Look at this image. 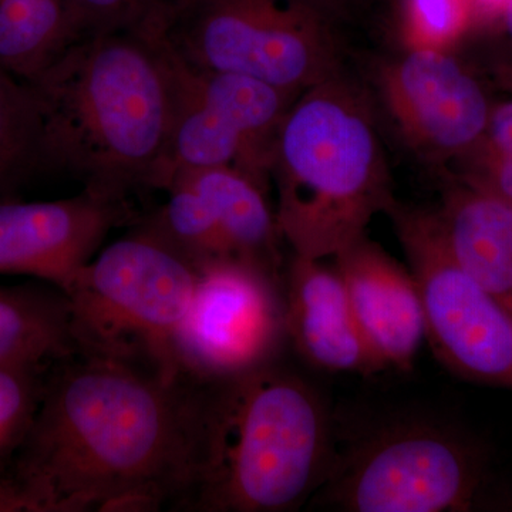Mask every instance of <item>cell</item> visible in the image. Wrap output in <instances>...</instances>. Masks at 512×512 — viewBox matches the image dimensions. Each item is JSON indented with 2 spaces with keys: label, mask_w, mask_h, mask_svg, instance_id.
<instances>
[{
  "label": "cell",
  "mask_w": 512,
  "mask_h": 512,
  "mask_svg": "<svg viewBox=\"0 0 512 512\" xmlns=\"http://www.w3.org/2000/svg\"><path fill=\"white\" fill-rule=\"evenodd\" d=\"M40 119V168L127 200L160 190L175 116L173 55L161 32L77 40L29 82Z\"/></svg>",
  "instance_id": "2"
},
{
  "label": "cell",
  "mask_w": 512,
  "mask_h": 512,
  "mask_svg": "<svg viewBox=\"0 0 512 512\" xmlns=\"http://www.w3.org/2000/svg\"><path fill=\"white\" fill-rule=\"evenodd\" d=\"M498 20L503 23L505 35H507L508 39H510L512 43V0L510 5H508V8L505 9L503 16Z\"/></svg>",
  "instance_id": "25"
},
{
  "label": "cell",
  "mask_w": 512,
  "mask_h": 512,
  "mask_svg": "<svg viewBox=\"0 0 512 512\" xmlns=\"http://www.w3.org/2000/svg\"><path fill=\"white\" fill-rule=\"evenodd\" d=\"M473 22L470 0H399L406 46L448 50Z\"/></svg>",
  "instance_id": "21"
},
{
  "label": "cell",
  "mask_w": 512,
  "mask_h": 512,
  "mask_svg": "<svg viewBox=\"0 0 512 512\" xmlns=\"http://www.w3.org/2000/svg\"><path fill=\"white\" fill-rule=\"evenodd\" d=\"M174 180L184 181L201 195L232 259L254 264L282 278L284 239L276 222L275 208L266 197L268 188L232 167L181 171L171 181Z\"/></svg>",
  "instance_id": "16"
},
{
  "label": "cell",
  "mask_w": 512,
  "mask_h": 512,
  "mask_svg": "<svg viewBox=\"0 0 512 512\" xmlns=\"http://www.w3.org/2000/svg\"><path fill=\"white\" fill-rule=\"evenodd\" d=\"M25 2V0H0V5H6V3Z\"/></svg>",
  "instance_id": "26"
},
{
  "label": "cell",
  "mask_w": 512,
  "mask_h": 512,
  "mask_svg": "<svg viewBox=\"0 0 512 512\" xmlns=\"http://www.w3.org/2000/svg\"><path fill=\"white\" fill-rule=\"evenodd\" d=\"M335 453L318 390L278 360L195 382L191 476L181 510H299L325 483Z\"/></svg>",
  "instance_id": "3"
},
{
  "label": "cell",
  "mask_w": 512,
  "mask_h": 512,
  "mask_svg": "<svg viewBox=\"0 0 512 512\" xmlns=\"http://www.w3.org/2000/svg\"><path fill=\"white\" fill-rule=\"evenodd\" d=\"M339 28L309 0H183L161 35L192 67L301 93L345 67Z\"/></svg>",
  "instance_id": "6"
},
{
  "label": "cell",
  "mask_w": 512,
  "mask_h": 512,
  "mask_svg": "<svg viewBox=\"0 0 512 512\" xmlns=\"http://www.w3.org/2000/svg\"><path fill=\"white\" fill-rule=\"evenodd\" d=\"M375 101L345 67L295 97L276 134L269 181L292 254L333 258L393 207Z\"/></svg>",
  "instance_id": "4"
},
{
  "label": "cell",
  "mask_w": 512,
  "mask_h": 512,
  "mask_svg": "<svg viewBox=\"0 0 512 512\" xmlns=\"http://www.w3.org/2000/svg\"><path fill=\"white\" fill-rule=\"evenodd\" d=\"M458 266L512 309V204L470 181L444 187L434 208Z\"/></svg>",
  "instance_id": "15"
},
{
  "label": "cell",
  "mask_w": 512,
  "mask_h": 512,
  "mask_svg": "<svg viewBox=\"0 0 512 512\" xmlns=\"http://www.w3.org/2000/svg\"><path fill=\"white\" fill-rule=\"evenodd\" d=\"M83 37L120 30L163 32L183 0H64Z\"/></svg>",
  "instance_id": "20"
},
{
  "label": "cell",
  "mask_w": 512,
  "mask_h": 512,
  "mask_svg": "<svg viewBox=\"0 0 512 512\" xmlns=\"http://www.w3.org/2000/svg\"><path fill=\"white\" fill-rule=\"evenodd\" d=\"M39 106L32 86L0 69V197L40 168Z\"/></svg>",
  "instance_id": "18"
},
{
  "label": "cell",
  "mask_w": 512,
  "mask_h": 512,
  "mask_svg": "<svg viewBox=\"0 0 512 512\" xmlns=\"http://www.w3.org/2000/svg\"><path fill=\"white\" fill-rule=\"evenodd\" d=\"M171 55L175 116L160 190L181 171L211 167L237 168L268 188L276 134L296 94L241 74L197 69Z\"/></svg>",
  "instance_id": "9"
},
{
  "label": "cell",
  "mask_w": 512,
  "mask_h": 512,
  "mask_svg": "<svg viewBox=\"0 0 512 512\" xmlns=\"http://www.w3.org/2000/svg\"><path fill=\"white\" fill-rule=\"evenodd\" d=\"M128 215L126 200L86 188L56 201L0 197V276H26L66 293Z\"/></svg>",
  "instance_id": "12"
},
{
  "label": "cell",
  "mask_w": 512,
  "mask_h": 512,
  "mask_svg": "<svg viewBox=\"0 0 512 512\" xmlns=\"http://www.w3.org/2000/svg\"><path fill=\"white\" fill-rule=\"evenodd\" d=\"M372 80L404 144L431 167L466 157L483 138L490 104L448 50L406 46L399 55L377 60Z\"/></svg>",
  "instance_id": "11"
},
{
  "label": "cell",
  "mask_w": 512,
  "mask_h": 512,
  "mask_svg": "<svg viewBox=\"0 0 512 512\" xmlns=\"http://www.w3.org/2000/svg\"><path fill=\"white\" fill-rule=\"evenodd\" d=\"M195 383L74 352L47 370L28 437L0 474V512L181 510Z\"/></svg>",
  "instance_id": "1"
},
{
  "label": "cell",
  "mask_w": 512,
  "mask_h": 512,
  "mask_svg": "<svg viewBox=\"0 0 512 512\" xmlns=\"http://www.w3.org/2000/svg\"><path fill=\"white\" fill-rule=\"evenodd\" d=\"M47 370L0 365V474L28 437L42 402Z\"/></svg>",
  "instance_id": "19"
},
{
  "label": "cell",
  "mask_w": 512,
  "mask_h": 512,
  "mask_svg": "<svg viewBox=\"0 0 512 512\" xmlns=\"http://www.w3.org/2000/svg\"><path fill=\"white\" fill-rule=\"evenodd\" d=\"M286 342L306 363L328 373L382 372L357 326L336 266L292 254L282 275Z\"/></svg>",
  "instance_id": "14"
},
{
  "label": "cell",
  "mask_w": 512,
  "mask_h": 512,
  "mask_svg": "<svg viewBox=\"0 0 512 512\" xmlns=\"http://www.w3.org/2000/svg\"><path fill=\"white\" fill-rule=\"evenodd\" d=\"M511 0H470L473 9L474 22L476 20H498L503 16Z\"/></svg>",
  "instance_id": "24"
},
{
  "label": "cell",
  "mask_w": 512,
  "mask_h": 512,
  "mask_svg": "<svg viewBox=\"0 0 512 512\" xmlns=\"http://www.w3.org/2000/svg\"><path fill=\"white\" fill-rule=\"evenodd\" d=\"M309 2L342 25L343 22H350L357 13L362 12L369 0H309Z\"/></svg>",
  "instance_id": "23"
},
{
  "label": "cell",
  "mask_w": 512,
  "mask_h": 512,
  "mask_svg": "<svg viewBox=\"0 0 512 512\" xmlns=\"http://www.w3.org/2000/svg\"><path fill=\"white\" fill-rule=\"evenodd\" d=\"M74 352L66 293L43 282L0 284V365L49 370Z\"/></svg>",
  "instance_id": "17"
},
{
  "label": "cell",
  "mask_w": 512,
  "mask_h": 512,
  "mask_svg": "<svg viewBox=\"0 0 512 512\" xmlns=\"http://www.w3.org/2000/svg\"><path fill=\"white\" fill-rule=\"evenodd\" d=\"M285 342L281 276L237 259L198 266L175 336L181 375L197 383L244 375L278 360Z\"/></svg>",
  "instance_id": "10"
},
{
  "label": "cell",
  "mask_w": 512,
  "mask_h": 512,
  "mask_svg": "<svg viewBox=\"0 0 512 512\" xmlns=\"http://www.w3.org/2000/svg\"><path fill=\"white\" fill-rule=\"evenodd\" d=\"M480 448L430 419L387 421L336 451L311 505L346 512L470 511L483 480Z\"/></svg>",
  "instance_id": "7"
},
{
  "label": "cell",
  "mask_w": 512,
  "mask_h": 512,
  "mask_svg": "<svg viewBox=\"0 0 512 512\" xmlns=\"http://www.w3.org/2000/svg\"><path fill=\"white\" fill-rule=\"evenodd\" d=\"M197 278V266L141 225L101 248L66 292L77 352L181 379L175 336Z\"/></svg>",
  "instance_id": "5"
},
{
  "label": "cell",
  "mask_w": 512,
  "mask_h": 512,
  "mask_svg": "<svg viewBox=\"0 0 512 512\" xmlns=\"http://www.w3.org/2000/svg\"><path fill=\"white\" fill-rule=\"evenodd\" d=\"M353 315L380 369L409 372L427 340L419 285L377 242L362 237L333 256Z\"/></svg>",
  "instance_id": "13"
},
{
  "label": "cell",
  "mask_w": 512,
  "mask_h": 512,
  "mask_svg": "<svg viewBox=\"0 0 512 512\" xmlns=\"http://www.w3.org/2000/svg\"><path fill=\"white\" fill-rule=\"evenodd\" d=\"M474 150L483 151L485 165L467 181L512 204V101L491 109L484 136Z\"/></svg>",
  "instance_id": "22"
},
{
  "label": "cell",
  "mask_w": 512,
  "mask_h": 512,
  "mask_svg": "<svg viewBox=\"0 0 512 512\" xmlns=\"http://www.w3.org/2000/svg\"><path fill=\"white\" fill-rule=\"evenodd\" d=\"M419 285L427 340L453 375L512 390V309L458 266L436 211L396 201L386 212Z\"/></svg>",
  "instance_id": "8"
}]
</instances>
